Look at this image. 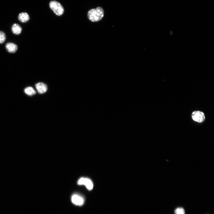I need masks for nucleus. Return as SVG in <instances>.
Instances as JSON below:
<instances>
[{
	"instance_id": "obj_10",
	"label": "nucleus",
	"mask_w": 214,
	"mask_h": 214,
	"mask_svg": "<svg viewBox=\"0 0 214 214\" xmlns=\"http://www.w3.org/2000/svg\"><path fill=\"white\" fill-rule=\"evenodd\" d=\"M24 91L25 93L27 95L29 96H32L35 95L36 91L32 87H29L26 88L25 89Z\"/></svg>"
},
{
	"instance_id": "obj_4",
	"label": "nucleus",
	"mask_w": 214,
	"mask_h": 214,
	"mask_svg": "<svg viewBox=\"0 0 214 214\" xmlns=\"http://www.w3.org/2000/svg\"><path fill=\"white\" fill-rule=\"evenodd\" d=\"M79 185H84L89 190H92L93 185L91 180L87 178H81L79 179L77 182Z\"/></svg>"
},
{
	"instance_id": "obj_8",
	"label": "nucleus",
	"mask_w": 214,
	"mask_h": 214,
	"mask_svg": "<svg viewBox=\"0 0 214 214\" xmlns=\"http://www.w3.org/2000/svg\"><path fill=\"white\" fill-rule=\"evenodd\" d=\"M29 15L26 13H22L19 14L18 19L21 22L25 23L29 21Z\"/></svg>"
},
{
	"instance_id": "obj_1",
	"label": "nucleus",
	"mask_w": 214,
	"mask_h": 214,
	"mask_svg": "<svg viewBox=\"0 0 214 214\" xmlns=\"http://www.w3.org/2000/svg\"><path fill=\"white\" fill-rule=\"evenodd\" d=\"M104 15L103 9L101 7H98L96 9L90 10L88 12V16L90 21L95 22L101 20L103 18Z\"/></svg>"
},
{
	"instance_id": "obj_11",
	"label": "nucleus",
	"mask_w": 214,
	"mask_h": 214,
	"mask_svg": "<svg viewBox=\"0 0 214 214\" xmlns=\"http://www.w3.org/2000/svg\"><path fill=\"white\" fill-rule=\"evenodd\" d=\"M6 36L4 33L0 31V44L3 43L6 40Z\"/></svg>"
},
{
	"instance_id": "obj_2",
	"label": "nucleus",
	"mask_w": 214,
	"mask_h": 214,
	"mask_svg": "<svg viewBox=\"0 0 214 214\" xmlns=\"http://www.w3.org/2000/svg\"><path fill=\"white\" fill-rule=\"evenodd\" d=\"M49 6L57 15L60 16L64 12V9L62 5L55 1H51L49 3Z\"/></svg>"
},
{
	"instance_id": "obj_5",
	"label": "nucleus",
	"mask_w": 214,
	"mask_h": 214,
	"mask_svg": "<svg viewBox=\"0 0 214 214\" xmlns=\"http://www.w3.org/2000/svg\"><path fill=\"white\" fill-rule=\"evenodd\" d=\"M72 203L76 206H81L83 205L85 200L83 197L77 194H74L72 197Z\"/></svg>"
},
{
	"instance_id": "obj_3",
	"label": "nucleus",
	"mask_w": 214,
	"mask_h": 214,
	"mask_svg": "<svg viewBox=\"0 0 214 214\" xmlns=\"http://www.w3.org/2000/svg\"><path fill=\"white\" fill-rule=\"evenodd\" d=\"M192 118L193 121L199 123L203 122L206 119L204 113L200 111H196L192 112Z\"/></svg>"
},
{
	"instance_id": "obj_7",
	"label": "nucleus",
	"mask_w": 214,
	"mask_h": 214,
	"mask_svg": "<svg viewBox=\"0 0 214 214\" xmlns=\"http://www.w3.org/2000/svg\"><path fill=\"white\" fill-rule=\"evenodd\" d=\"M7 51L10 53H14L17 51L18 47L17 45L12 43H8L6 45Z\"/></svg>"
},
{
	"instance_id": "obj_6",
	"label": "nucleus",
	"mask_w": 214,
	"mask_h": 214,
	"mask_svg": "<svg viewBox=\"0 0 214 214\" xmlns=\"http://www.w3.org/2000/svg\"><path fill=\"white\" fill-rule=\"evenodd\" d=\"M36 87L38 92L41 94L45 93L48 89L47 85L41 82L36 84Z\"/></svg>"
},
{
	"instance_id": "obj_12",
	"label": "nucleus",
	"mask_w": 214,
	"mask_h": 214,
	"mask_svg": "<svg viewBox=\"0 0 214 214\" xmlns=\"http://www.w3.org/2000/svg\"><path fill=\"white\" fill-rule=\"evenodd\" d=\"M175 214H185V211L183 208H178L175 210Z\"/></svg>"
},
{
	"instance_id": "obj_9",
	"label": "nucleus",
	"mask_w": 214,
	"mask_h": 214,
	"mask_svg": "<svg viewBox=\"0 0 214 214\" xmlns=\"http://www.w3.org/2000/svg\"><path fill=\"white\" fill-rule=\"evenodd\" d=\"M12 30L13 33L15 35H19L22 31V28L18 24H14L12 27Z\"/></svg>"
}]
</instances>
